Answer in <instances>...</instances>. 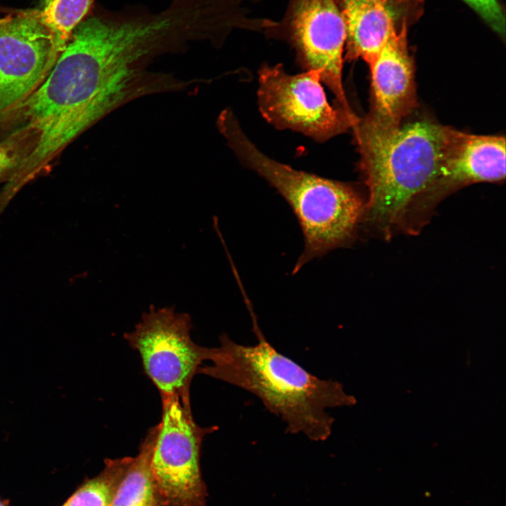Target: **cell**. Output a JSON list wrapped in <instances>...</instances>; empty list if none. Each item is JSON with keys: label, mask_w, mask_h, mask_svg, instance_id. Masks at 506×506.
<instances>
[{"label": "cell", "mask_w": 506, "mask_h": 506, "mask_svg": "<svg viewBox=\"0 0 506 506\" xmlns=\"http://www.w3.org/2000/svg\"><path fill=\"white\" fill-rule=\"evenodd\" d=\"M162 398V417L155 429L151 467L169 506H205L200 465L204 437L217 427L195 423L191 406L176 397Z\"/></svg>", "instance_id": "cell-7"}, {"label": "cell", "mask_w": 506, "mask_h": 506, "mask_svg": "<svg viewBox=\"0 0 506 506\" xmlns=\"http://www.w3.org/2000/svg\"><path fill=\"white\" fill-rule=\"evenodd\" d=\"M42 1H43L44 5H45L48 2V0H42Z\"/></svg>", "instance_id": "cell-20"}, {"label": "cell", "mask_w": 506, "mask_h": 506, "mask_svg": "<svg viewBox=\"0 0 506 506\" xmlns=\"http://www.w3.org/2000/svg\"><path fill=\"white\" fill-rule=\"evenodd\" d=\"M59 53L39 9L11 10L0 17V117L38 88Z\"/></svg>", "instance_id": "cell-9"}, {"label": "cell", "mask_w": 506, "mask_h": 506, "mask_svg": "<svg viewBox=\"0 0 506 506\" xmlns=\"http://www.w3.org/2000/svg\"><path fill=\"white\" fill-rule=\"evenodd\" d=\"M144 64L134 48L85 18L38 88L0 117L27 139L22 176L31 180L93 124L151 91L141 84Z\"/></svg>", "instance_id": "cell-1"}, {"label": "cell", "mask_w": 506, "mask_h": 506, "mask_svg": "<svg viewBox=\"0 0 506 506\" xmlns=\"http://www.w3.org/2000/svg\"><path fill=\"white\" fill-rule=\"evenodd\" d=\"M352 129L369 193L363 219L389 238L438 176L453 129L427 119L387 127L367 117Z\"/></svg>", "instance_id": "cell-3"}, {"label": "cell", "mask_w": 506, "mask_h": 506, "mask_svg": "<svg viewBox=\"0 0 506 506\" xmlns=\"http://www.w3.org/2000/svg\"><path fill=\"white\" fill-rule=\"evenodd\" d=\"M258 103L263 117L276 128L320 142L353 128L360 119L329 103L317 72L292 75L281 65L259 70Z\"/></svg>", "instance_id": "cell-6"}, {"label": "cell", "mask_w": 506, "mask_h": 506, "mask_svg": "<svg viewBox=\"0 0 506 506\" xmlns=\"http://www.w3.org/2000/svg\"><path fill=\"white\" fill-rule=\"evenodd\" d=\"M500 36L505 33V18L498 0H463Z\"/></svg>", "instance_id": "cell-17"}, {"label": "cell", "mask_w": 506, "mask_h": 506, "mask_svg": "<svg viewBox=\"0 0 506 506\" xmlns=\"http://www.w3.org/2000/svg\"><path fill=\"white\" fill-rule=\"evenodd\" d=\"M219 125L238 159L283 196L299 221L304 245L293 275L313 259L349 244L365 207L353 186L294 169L266 155L229 110L221 113Z\"/></svg>", "instance_id": "cell-4"}, {"label": "cell", "mask_w": 506, "mask_h": 506, "mask_svg": "<svg viewBox=\"0 0 506 506\" xmlns=\"http://www.w3.org/2000/svg\"><path fill=\"white\" fill-rule=\"evenodd\" d=\"M505 157L504 136L453 129L438 176L411 201L403 214L404 230L417 233L427 222L434 206L452 191L474 183L504 181Z\"/></svg>", "instance_id": "cell-10"}, {"label": "cell", "mask_w": 506, "mask_h": 506, "mask_svg": "<svg viewBox=\"0 0 506 506\" xmlns=\"http://www.w3.org/2000/svg\"><path fill=\"white\" fill-rule=\"evenodd\" d=\"M154 440L153 427L132 457L111 506H169L151 467Z\"/></svg>", "instance_id": "cell-13"}, {"label": "cell", "mask_w": 506, "mask_h": 506, "mask_svg": "<svg viewBox=\"0 0 506 506\" xmlns=\"http://www.w3.org/2000/svg\"><path fill=\"white\" fill-rule=\"evenodd\" d=\"M377 1H382V2L387 3V2H388L389 1H390V0H377ZM394 1L401 2V1H407V0H394Z\"/></svg>", "instance_id": "cell-19"}, {"label": "cell", "mask_w": 506, "mask_h": 506, "mask_svg": "<svg viewBox=\"0 0 506 506\" xmlns=\"http://www.w3.org/2000/svg\"><path fill=\"white\" fill-rule=\"evenodd\" d=\"M131 458L106 459L102 471L86 480L62 506H111Z\"/></svg>", "instance_id": "cell-14"}, {"label": "cell", "mask_w": 506, "mask_h": 506, "mask_svg": "<svg viewBox=\"0 0 506 506\" xmlns=\"http://www.w3.org/2000/svg\"><path fill=\"white\" fill-rule=\"evenodd\" d=\"M28 153V145L25 137L13 132L5 140L0 141V183L7 182L12 189L21 165Z\"/></svg>", "instance_id": "cell-16"}, {"label": "cell", "mask_w": 506, "mask_h": 506, "mask_svg": "<svg viewBox=\"0 0 506 506\" xmlns=\"http://www.w3.org/2000/svg\"><path fill=\"white\" fill-rule=\"evenodd\" d=\"M242 284L238 285L257 342L241 344L223 334L219 346L212 348L211 363L202 365L197 373L255 395L285 423L287 433L303 434L313 441L327 439L335 422L327 410L353 406L356 398L344 391L342 383L313 375L267 340Z\"/></svg>", "instance_id": "cell-2"}, {"label": "cell", "mask_w": 506, "mask_h": 506, "mask_svg": "<svg viewBox=\"0 0 506 506\" xmlns=\"http://www.w3.org/2000/svg\"><path fill=\"white\" fill-rule=\"evenodd\" d=\"M368 65L372 107L366 117L382 126L401 124L417 103L414 63L408 48L406 21L399 30L396 29Z\"/></svg>", "instance_id": "cell-11"}, {"label": "cell", "mask_w": 506, "mask_h": 506, "mask_svg": "<svg viewBox=\"0 0 506 506\" xmlns=\"http://www.w3.org/2000/svg\"><path fill=\"white\" fill-rule=\"evenodd\" d=\"M0 506H8L6 503V501L2 500L1 498H0Z\"/></svg>", "instance_id": "cell-18"}, {"label": "cell", "mask_w": 506, "mask_h": 506, "mask_svg": "<svg viewBox=\"0 0 506 506\" xmlns=\"http://www.w3.org/2000/svg\"><path fill=\"white\" fill-rule=\"evenodd\" d=\"M346 27V58L368 65L396 30L387 3L377 0H337Z\"/></svg>", "instance_id": "cell-12"}, {"label": "cell", "mask_w": 506, "mask_h": 506, "mask_svg": "<svg viewBox=\"0 0 506 506\" xmlns=\"http://www.w3.org/2000/svg\"><path fill=\"white\" fill-rule=\"evenodd\" d=\"M93 0H48L39 9L42 22L53 34L60 52L77 27L90 14Z\"/></svg>", "instance_id": "cell-15"}, {"label": "cell", "mask_w": 506, "mask_h": 506, "mask_svg": "<svg viewBox=\"0 0 506 506\" xmlns=\"http://www.w3.org/2000/svg\"><path fill=\"white\" fill-rule=\"evenodd\" d=\"M271 36L287 39L306 70L319 74L337 105L354 113L342 83L346 27L337 0H290L284 18Z\"/></svg>", "instance_id": "cell-8"}, {"label": "cell", "mask_w": 506, "mask_h": 506, "mask_svg": "<svg viewBox=\"0 0 506 506\" xmlns=\"http://www.w3.org/2000/svg\"><path fill=\"white\" fill-rule=\"evenodd\" d=\"M191 328L188 314L174 307L151 306L134 329L124 334L161 398L176 397L187 406L192 380L202 363L209 360L212 349L193 342Z\"/></svg>", "instance_id": "cell-5"}]
</instances>
